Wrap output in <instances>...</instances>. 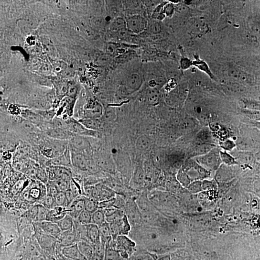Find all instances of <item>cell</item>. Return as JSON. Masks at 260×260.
<instances>
[{"instance_id": "obj_1", "label": "cell", "mask_w": 260, "mask_h": 260, "mask_svg": "<svg viewBox=\"0 0 260 260\" xmlns=\"http://www.w3.org/2000/svg\"><path fill=\"white\" fill-rule=\"evenodd\" d=\"M189 32L191 47L200 51L212 50L221 44V32L213 23L201 22L194 24L189 29Z\"/></svg>"}, {"instance_id": "obj_2", "label": "cell", "mask_w": 260, "mask_h": 260, "mask_svg": "<svg viewBox=\"0 0 260 260\" xmlns=\"http://www.w3.org/2000/svg\"><path fill=\"white\" fill-rule=\"evenodd\" d=\"M215 125L213 114L207 109H199L193 112L187 129L183 130L181 135L183 141L187 143L198 141L208 136Z\"/></svg>"}, {"instance_id": "obj_3", "label": "cell", "mask_w": 260, "mask_h": 260, "mask_svg": "<svg viewBox=\"0 0 260 260\" xmlns=\"http://www.w3.org/2000/svg\"><path fill=\"white\" fill-rule=\"evenodd\" d=\"M101 181L102 195L112 203L121 204L145 205L146 198L144 196L129 192L117 180L105 176Z\"/></svg>"}, {"instance_id": "obj_4", "label": "cell", "mask_w": 260, "mask_h": 260, "mask_svg": "<svg viewBox=\"0 0 260 260\" xmlns=\"http://www.w3.org/2000/svg\"><path fill=\"white\" fill-rule=\"evenodd\" d=\"M75 246L78 249L109 251L107 244V225L104 220L99 221L93 232L85 234L75 241Z\"/></svg>"}, {"instance_id": "obj_5", "label": "cell", "mask_w": 260, "mask_h": 260, "mask_svg": "<svg viewBox=\"0 0 260 260\" xmlns=\"http://www.w3.org/2000/svg\"><path fill=\"white\" fill-rule=\"evenodd\" d=\"M70 201L76 208L91 212L106 210L112 203L102 194L81 191L70 195Z\"/></svg>"}, {"instance_id": "obj_6", "label": "cell", "mask_w": 260, "mask_h": 260, "mask_svg": "<svg viewBox=\"0 0 260 260\" xmlns=\"http://www.w3.org/2000/svg\"><path fill=\"white\" fill-rule=\"evenodd\" d=\"M107 244L109 251L122 256H130L131 241L126 233L119 228L107 225Z\"/></svg>"}, {"instance_id": "obj_7", "label": "cell", "mask_w": 260, "mask_h": 260, "mask_svg": "<svg viewBox=\"0 0 260 260\" xmlns=\"http://www.w3.org/2000/svg\"><path fill=\"white\" fill-rule=\"evenodd\" d=\"M133 219V213L125 205L112 203L106 210L105 222L108 226L119 228L131 223Z\"/></svg>"}, {"instance_id": "obj_8", "label": "cell", "mask_w": 260, "mask_h": 260, "mask_svg": "<svg viewBox=\"0 0 260 260\" xmlns=\"http://www.w3.org/2000/svg\"><path fill=\"white\" fill-rule=\"evenodd\" d=\"M32 176L36 179L44 181L54 189H62L67 187V183L69 182L55 169H48L45 167H35L31 169Z\"/></svg>"}, {"instance_id": "obj_9", "label": "cell", "mask_w": 260, "mask_h": 260, "mask_svg": "<svg viewBox=\"0 0 260 260\" xmlns=\"http://www.w3.org/2000/svg\"><path fill=\"white\" fill-rule=\"evenodd\" d=\"M229 216L228 210L218 203L208 205L204 213L205 223L213 227L223 226L227 223Z\"/></svg>"}, {"instance_id": "obj_10", "label": "cell", "mask_w": 260, "mask_h": 260, "mask_svg": "<svg viewBox=\"0 0 260 260\" xmlns=\"http://www.w3.org/2000/svg\"><path fill=\"white\" fill-rule=\"evenodd\" d=\"M155 169L153 159L149 155H145L141 157L138 161L130 164L128 167V172L129 177L148 179L154 174Z\"/></svg>"}, {"instance_id": "obj_11", "label": "cell", "mask_w": 260, "mask_h": 260, "mask_svg": "<svg viewBox=\"0 0 260 260\" xmlns=\"http://www.w3.org/2000/svg\"><path fill=\"white\" fill-rule=\"evenodd\" d=\"M166 44L172 49H179L190 44L189 29L183 25H178L173 27L168 32Z\"/></svg>"}, {"instance_id": "obj_12", "label": "cell", "mask_w": 260, "mask_h": 260, "mask_svg": "<svg viewBox=\"0 0 260 260\" xmlns=\"http://www.w3.org/2000/svg\"><path fill=\"white\" fill-rule=\"evenodd\" d=\"M131 194L145 196L150 190L148 179L138 177H126L117 180Z\"/></svg>"}, {"instance_id": "obj_13", "label": "cell", "mask_w": 260, "mask_h": 260, "mask_svg": "<svg viewBox=\"0 0 260 260\" xmlns=\"http://www.w3.org/2000/svg\"><path fill=\"white\" fill-rule=\"evenodd\" d=\"M239 143L237 135L227 133L222 135L220 140V149L221 153L227 157L234 156L239 150Z\"/></svg>"}, {"instance_id": "obj_14", "label": "cell", "mask_w": 260, "mask_h": 260, "mask_svg": "<svg viewBox=\"0 0 260 260\" xmlns=\"http://www.w3.org/2000/svg\"><path fill=\"white\" fill-rule=\"evenodd\" d=\"M69 254L71 260H109L106 251L93 249L75 248Z\"/></svg>"}, {"instance_id": "obj_15", "label": "cell", "mask_w": 260, "mask_h": 260, "mask_svg": "<svg viewBox=\"0 0 260 260\" xmlns=\"http://www.w3.org/2000/svg\"><path fill=\"white\" fill-rule=\"evenodd\" d=\"M78 192H89L93 194H102V188L101 181L94 179L93 177L83 174L77 182Z\"/></svg>"}, {"instance_id": "obj_16", "label": "cell", "mask_w": 260, "mask_h": 260, "mask_svg": "<svg viewBox=\"0 0 260 260\" xmlns=\"http://www.w3.org/2000/svg\"><path fill=\"white\" fill-rule=\"evenodd\" d=\"M157 75L160 82L164 84H174L178 80H182L175 67L171 64H164L158 67Z\"/></svg>"}, {"instance_id": "obj_17", "label": "cell", "mask_w": 260, "mask_h": 260, "mask_svg": "<svg viewBox=\"0 0 260 260\" xmlns=\"http://www.w3.org/2000/svg\"><path fill=\"white\" fill-rule=\"evenodd\" d=\"M249 6V5H248ZM248 6L244 5L236 8L229 19V25L234 30H243L248 25L245 18V12Z\"/></svg>"}, {"instance_id": "obj_18", "label": "cell", "mask_w": 260, "mask_h": 260, "mask_svg": "<svg viewBox=\"0 0 260 260\" xmlns=\"http://www.w3.org/2000/svg\"><path fill=\"white\" fill-rule=\"evenodd\" d=\"M222 45L229 51H237L242 47L243 41L240 34L237 30L227 32L222 37Z\"/></svg>"}, {"instance_id": "obj_19", "label": "cell", "mask_w": 260, "mask_h": 260, "mask_svg": "<svg viewBox=\"0 0 260 260\" xmlns=\"http://www.w3.org/2000/svg\"><path fill=\"white\" fill-rule=\"evenodd\" d=\"M30 187L39 198L50 199L55 196L54 194H56V189L54 190V188L39 179H35Z\"/></svg>"}, {"instance_id": "obj_20", "label": "cell", "mask_w": 260, "mask_h": 260, "mask_svg": "<svg viewBox=\"0 0 260 260\" xmlns=\"http://www.w3.org/2000/svg\"><path fill=\"white\" fill-rule=\"evenodd\" d=\"M154 174L158 181H168L172 180L174 176V167L172 162L164 160L158 164V167L155 169Z\"/></svg>"}, {"instance_id": "obj_21", "label": "cell", "mask_w": 260, "mask_h": 260, "mask_svg": "<svg viewBox=\"0 0 260 260\" xmlns=\"http://www.w3.org/2000/svg\"><path fill=\"white\" fill-rule=\"evenodd\" d=\"M245 18L248 23L257 25L260 22V7L256 5H249L246 10Z\"/></svg>"}, {"instance_id": "obj_22", "label": "cell", "mask_w": 260, "mask_h": 260, "mask_svg": "<svg viewBox=\"0 0 260 260\" xmlns=\"http://www.w3.org/2000/svg\"><path fill=\"white\" fill-rule=\"evenodd\" d=\"M116 134L114 129L111 128L104 129L102 132V136H101V140L104 145L107 147L112 146L115 143Z\"/></svg>"}, {"instance_id": "obj_23", "label": "cell", "mask_w": 260, "mask_h": 260, "mask_svg": "<svg viewBox=\"0 0 260 260\" xmlns=\"http://www.w3.org/2000/svg\"><path fill=\"white\" fill-rule=\"evenodd\" d=\"M70 146H71V150L75 153H80L83 150V140L80 138H75L72 140Z\"/></svg>"}, {"instance_id": "obj_24", "label": "cell", "mask_w": 260, "mask_h": 260, "mask_svg": "<svg viewBox=\"0 0 260 260\" xmlns=\"http://www.w3.org/2000/svg\"><path fill=\"white\" fill-rule=\"evenodd\" d=\"M54 260H71L70 259V254H67L63 251H59L56 253Z\"/></svg>"}, {"instance_id": "obj_25", "label": "cell", "mask_w": 260, "mask_h": 260, "mask_svg": "<svg viewBox=\"0 0 260 260\" xmlns=\"http://www.w3.org/2000/svg\"><path fill=\"white\" fill-rule=\"evenodd\" d=\"M201 260H218L215 256L214 255L213 253L210 251H207L205 253L204 256H203Z\"/></svg>"}]
</instances>
